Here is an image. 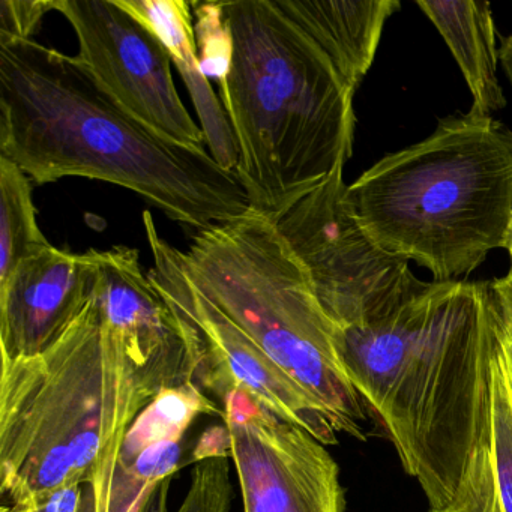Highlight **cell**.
I'll list each match as a JSON object with an SVG mask.
<instances>
[{
    "mask_svg": "<svg viewBox=\"0 0 512 512\" xmlns=\"http://www.w3.org/2000/svg\"><path fill=\"white\" fill-rule=\"evenodd\" d=\"M191 8L202 73L223 88L233 64V38L223 2H191Z\"/></svg>",
    "mask_w": 512,
    "mask_h": 512,
    "instance_id": "obj_20",
    "label": "cell"
},
{
    "mask_svg": "<svg viewBox=\"0 0 512 512\" xmlns=\"http://www.w3.org/2000/svg\"><path fill=\"white\" fill-rule=\"evenodd\" d=\"M181 263L194 286L328 412L364 440L365 406L338 353L337 326L269 215L250 208L199 230Z\"/></svg>",
    "mask_w": 512,
    "mask_h": 512,
    "instance_id": "obj_6",
    "label": "cell"
},
{
    "mask_svg": "<svg viewBox=\"0 0 512 512\" xmlns=\"http://www.w3.org/2000/svg\"><path fill=\"white\" fill-rule=\"evenodd\" d=\"M79 41V61L97 85L146 127L182 146L205 136L179 97L172 59L157 35L116 0H56Z\"/></svg>",
    "mask_w": 512,
    "mask_h": 512,
    "instance_id": "obj_9",
    "label": "cell"
},
{
    "mask_svg": "<svg viewBox=\"0 0 512 512\" xmlns=\"http://www.w3.org/2000/svg\"><path fill=\"white\" fill-rule=\"evenodd\" d=\"M430 512H440V511H434V509H430Z\"/></svg>",
    "mask_w": 512,
    "mask_h": 512,
    "instance_id": "obj_28",
    "label": "cell"
},
{
    "mask_svg": "<svg viewBox=\"0 0 512 512\" xmlns=\"http://www.w3.org/2000/svg\"><path fill=\"white\" fill-rule=\"evenodd\" d=\"M380 248L437 283L467 277L503 247L512 211V131L491 116H448L347 187Z\"/></svg>",
    "mask_w": 512,
    "mask_h": 512,
    "instance_id": "obj_5",
    "label": "cell"
},
{
    "mask_svg": "<svg viewBox=\"0 0 512 512\" xmlns=\"http://www.w3.org/2000/svg\"><path fill=\"white\" fill-rule=\"evenodd\" d=\"M0 157L38 185L88 178L127 188L196 232L250 211L236 172L208 148L146 127L88 68L32 40L0 43Z\"/></svg>",
    "mask_w": 512,
    "mask_h": 512,
    "instance_id": "obj_1",
    "label": "cell"
},
{
    "mask_svg": "<svg viewBox=\"0 0 512 512\" xmlns=\"http://www.w3.org/2000/svg\"><path fill=\"white\" fill-rule=\"evenodd\" d=\"M94 259L92 301L152 400L166 389L196 383L193 329L143 272L139 251L116 245L94 250Z\"/></svg>",
    "mask_w": 512,
    "mask_h": 512,
    "instance_id": "obj_11",
    "label": "cell"
},
{
    "mask_svg": "<svg viewBox=\"0 0 512 512\" xmlns=\"http://www.w3.org/2000/svg\"><path fill=\"white\" fill-rule=\"evenodd\" d=\"M490 283L500 325L505 334L512 338V271H509L506 277Z\"/></svg>",
    "mask_w": 512,
    "mask_h": 512,
    "instance_id": "obj_23",
    "label": "cell"
},
{
    "mask_svg": "<svg viewBox=\"0 0 512 512\" xmlns=\"http://www.w3.org/2000/svg\"><path fill=\"white\" fill-rule=\"evenodd\" d=\"M83 499L85 488L82 484L68 485L38 497L22 512H82Z\"/></svg>",
    "mask_w": 512,
    "mask_h": 512,
    "instance_id": "obj_22",
    "label": "cell"
},
{
    "mask_svg": "<svg viewBox=\"0 0 512 512\" xmlns=\"http://www.w3.org/2000/svg\"><path fill=\"white\" fill-rule=\"evenodd\" d=\"M56 0H0V43L32 40Z\"/></svg>",
    "mask_w": 512,
    "mask_h": 512,
    "instance_id": "obj_21",
    "label": "cell"
},
{
    "mask_svg": "<svg viewBox=\"0 0 512 512\" xmlns=\"http://www.w3.org/2000/svg\"><path fill=\"white\" fill-rule=\"evenodd\" d=\"M172 478L164 479L160 484L155 485L148 496L143 500L137 512H169V493L172 487Z\"/></svg>",
    "mask_w": 512,
    "mask_h": 512,
    "instance_id": "obj_24",
    "label": "cell"
},
{
    "mask_svg": "<svg viewBox=\"0 0 512 512\" xmlns=\"http://www.w3.org/2000/svg\"><path fill=\"white\" fill-rule=\"evenodd\" d=\"M491 283H425L388 316L337 328L365 409L395 446L430 509L445 508L475 445L497 341Z\"/></svg>",
    "mask_w": 512,
    "mask_h": 512,
    "instance_id": "obj_2",
    "label": "cell"
},
{
    "mask_svg": "<svg viewBox=\"0 0 512 512\" xmlns=\"http://www.w3.org/2000/svg\"><path fill=\"white\" fill-rule=\"evenodd\" d=\"M344 166L275 221L326 316L337 328H352L388 316L425 283L368 235L347 194Z\"/></svg>",
    "mask_w": 512,
    "mask_h": 512,
    "instance_id": "obj_7",
    "label": "cell"
},
{
    "mask_svg": "<svg viewBox=\"0 0 512 512\" xmlns=\"http://www.w3.org/2000/svg\"><path fill=\"white\" fill-rule=\"evenodd\" d=\"M95 283L94 250L47 247L0 284V355L29 358L49 349L82 313Z\"/></svg>",
    "mask_w": 512,
    "mask_h": 512,
    "instance_id": "obj_13",
    "label": "cell"
},
{
    "mask_svg": "<svg viewBox=\"0 0 512 512\" xmlns=\"http://www.w3.org/2000/svg\"><path fill=\"white\" fill-rule=\"evenodd\" d=\"M233 64L220 100L250 208L278 220L352 157L355 91L280 0H227Z\"/></svg>",
    "mask_w": 512,
    "mask_h": 512,
    "instance_id": "obj_3",
    "label": "cell"
},
{
    "mask_svg": "<svg viewBox=\"0 0 512 512\" xmlns=\"http://www.w3.org/2000/svg\"><path fill=\"white\" fill-rule=\"evenodd\" d=\"M116 4L151 29L164 44L190 92L209 154L223 169L235 172L239 163L238 145L226 109L200 67L191 2L116 0Z\"/></svg>",
    "mask_w": 512,
    "mask_h": 512,
    "instance_id": "obj_15",
    "label": "cell"
},
{
    "mask_svg": "<svg viewBox=\"0 0 512 512\" xmlns=\"http://www.w3.org/2000/svg\"><path fill=\"white\" fill-rule=\"evenodd\" d=\"M28 176L0 157V284L7 283L20 262L46 250Z\"/></svg>",
    "mask_w": 512,
    "mask_h": 512,
    "instance_id": "obj_18",
    "label": "cell"
},
{
    "mask_svg": "<svg viewBox=\"0 0 512 512\" xmlns=\"http://www.w3.org/2000/svg\"><path fill=\"white\" fill-rule=\"evenodd\" d=\"M143 226L152 254L149 280L196 332L197 386L220 400L232 389L247 392L278 418L304 428L323 445H335L340 433L328 412L194 286L181 251L161 238L149 211L143 212Z\"/></svg>",
    "mask_w": 512,
    "mask_h": 512,
    "instance_id": "obj_8",
    "label": "cell"
},
{
    "mask_svg": "<svg viewBox=\"0 0 512 512\" xmlns=\"http://www.w3.org/2000/svg\"><path fill=\"white\" fill-rule=\"evenodd\" d=\"M200 415H223L205 392L190 382L158 394L125 431L118 451L86 484L94 512H137L149 491L173 476L181 442Z\"/></svg>",
    "mask_w": 512,
    "mask_h": 512,
    "instance_id": "obj_12",
    "label": "cell"
},
{
    "mask_svg": "<svg viewBox=\"0 0 512 512\" xmlns=\"http://www.w3.org/2000/svg\"><path fill=\"white\" fill-rule=\"evenodd\" d=\"M440 512H512V385L499 328L481 427L457 491Z\"/></svg>",
    "mask_w": 512,
    "mask_h": 512,
    "instance_id": "obj_14",
    "label": "cell"
},
{
    "mask_svg": "<svg viewBox=\"0 0 512 512\" xmlns=\"http://www.w3.org/2000/svg\"><path fill=\"white\" fill-rule=\"evenodd\" d=\"M227 449L197 448L190 487L176 512H230L233 485Z\"/></svg>",
    "mask_w": 512,
    "mask_h": 512,
    "instance_id": "obj_19",
    "label": "cell"
},
{
    "mask_svg": "<svg viewBox=\"0 0 512 512\" xmlns=\"http://www.w3.org/2000/svg\"><path fill=\"white\" fill-rule=\"evenodd\" d=\"M151 401L92 296L49 349L2 358L0 512L88 484Z\"/></svg>",
    "mask_w": 512,
    "mask_h": 512,
    "instance_id": "obj_4",
    "label": "cell"
},
{
    "mask_svg": "<svg viewBox=\"0 0 512 512\" xmlns=\"http://www.w3.org/2000/svg\"><path fill=\"white\" fill-rule=\"evenodd\" d=\"M497 316H499V314H497ZM499 335L500 343H502L503 358H505L506 370H508L509 379H511L512 385V338H509L508 335L505 334L502 325H500V320Z\"/></svg>",
    "mask_w": 512,
    "mask_h": 512,
    "instance_id": "obj_26",
    "label": "cell"
},
{
    "mask_svg": "<svg viewBox=\"0 0 512 512\" xmlns=\"http://www.w3.org/2000/svg\"><path fill=\"white\" fill-rule=\"evenodd\" d=\"M284 13L328 56L356 92L370 71L398 0H280Z\"/></svg>",
    "mask_w": 512,
    "mask_h": 512,
    "instance_id": "obj_16",
    "label": "cell"
},
{
    "mask_svg": "<svg viewBox=\"0 0 512 512\" xmlns=\"http://www.w3.org/2000/svg\"><path fill=\"white\" fill-rule=\"evenodd\" d=\"M508 251L509 259H511V271H512V211L509 215L508 227H506L505 239H503V247Z\"/></svg>",
    "mask_w": 512,
    "mask_h": 512,
    "instance_id": "obj_27",
    "label": "cell"
},
{
    "mask_svg": "<svg viewBox=\"0 0 512 512\" xmlns=\"http://www.w3.org/2000/svg\"><path fill=\"white\" fill-rule=\"evenodd\" d=\"M416 5L436 26L460 67L473 98L470 113L491 116L505 109V95L497 80L499 49L490 4L476 0H418Z\"/></svg>",
    "mask_w": 512,
    "mask_h": 512,
    "instance_id": "obj_17",
    "label": "cell"
},
{
    "mask_svg": "<svg viewBox=\"0 0 512 512\" xmlns=\"http://www.w3.org/2000/svg\"><path fill=\"white\" fill-rule=\"evenodd\" d=\"M499 62L512 85V35L503 38L499 49Z\"/></svg>",
    "mask_w": 512,
    "mask_h": 512,
    "instance_id": "obj_25",
    "label": "cell"
},
{
    "mask_svg": "<svg viewBox=\"0 0 512 512\" xmlns=\"http://www.w3.org/2000/svg\"><path fill=\"white\" fill-rule=\"evenodd\" d=\"M221 403L244 512H344L340 467L326 445L247 392L232 389Z\"/></svg>",
    "mask_w": 512,
    "mask_h": 512,
    "instance_id": "obj_10",
    "label": "cell"
}]
</instances>
